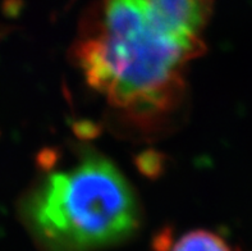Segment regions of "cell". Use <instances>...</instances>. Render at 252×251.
I'll return each instance as SVG.
<instances>
[{
	"label": "cell",
	"mask_w": 252,
	"mask_h": 251,
	"mask_svg": "<svg viewBox=\"0 0 252 251\" xmlns=\"http://www.w3.org/2000/svg\"><path fill=\"white\" fill-rule=\"evenodd\" d=\"M160 29L187 44L204 48L205 27L210 21L214 0H136Z\"/></svg>",
	"instance_id": "obj_3"
},
{
	"label": "cell",
	"mask_w": 252,
	"mask_h": 251,
	"mask_svg": "<svg viewBox=\"0 0 252 251\" xmlns=\"http://www.w3.org/2000/svg\"><path fill=\"white\" fill-rule=\"evenodd\" d=\"M19 218L41 251H99L131 239L142 209L118 167L87 151L36 178L21 197Z\"/></svg>",
	"instance_id": "obj_2"
},
{
	"label": "cell",
	"mask_w": 252,
	"mask_h": 251,
	"mask_svg": "<svg viewBox=\"0 0 252 251\" xmlns=\"http://www.w3.org/2000/svg\"><path fill=\"white\" fill-rule=\"evenodd\" d=\"M202 53L160 29L136 0H101L72 45L87 85L141 131L158 130L178 110L186 68Z\"/></svg>",
	"instance_id": "obj_1"
},
{
	"label": "cell",
	"mask_w": 252,
	"mask_h": 251,
	"mask_svg": "<svg viewBox=\"0 0 252 251\" xmlns=\"http://www.w3.org/2000/svg\"><path fill=\"white\" fill-rule=\"evenodd\" d=\"M169 251H234L218 233L208 229H195L177 240Z\"/></svg>",
	"instance_id": "obj_4"
}]
</instances>
